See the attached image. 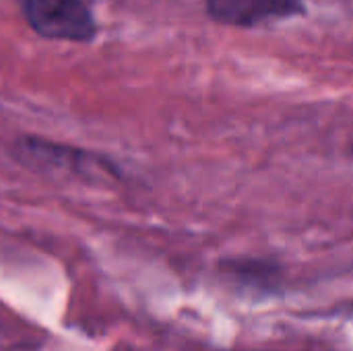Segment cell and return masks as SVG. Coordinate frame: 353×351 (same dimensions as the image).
Here are the masks:
<instances>
[{"mask_svg":"<svg viewBox=\"0 0 353 351\" xmlns=\"http://www.w3.org/2000/svg\"><path fill=\"white\" fill-rule=\"evenodd\" d=\"M21 10L31 29L48 39L91 41L97 31L85 0H21Z\"/></svg>","mask_w":353,"mask_h":351,"instance_id":"obj_1","label":"cell"},{"mask_svg":"<svg viewBox=\"0 0 353 351\" xmlns=\"http://www.w3.org/2000/svg\"><path fill=\"white\" fill-rule=\"evenodd\" d=\"M302 12V0H207V14L230 27H259Z\"/></svg>","mask_w":353,"mask_h":351,"instance_id":"obj_2","label":"cell"},{"mask_svg":"<svg viewBox=\"0 0 353 351\" xmlns=\"http://www.w3.org/2000/svg\"><path fill=\"white\" fill-rule=\"evenodd\" d=\"M352 153H353V145H352Z\"/></svg>","mask_w":353,"mask_h":351,"instance_id":"obj_3","label":"cell"}]
</instances>
